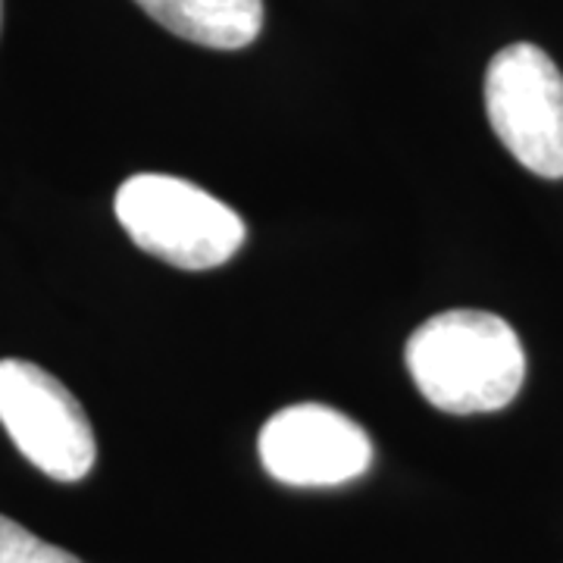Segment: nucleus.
Wrapping results in <instances>:
<instances>
[{"label":"nucleus","mask_w":563,"mask_h":563,"mask_svg":"<svg viewBox=\"0 0 563 563\" xmlns=\"http://www.w3.org/2000/svg\"><path fill=\"white\" fill-rule=\"evenodd\" d=\"M135 3L173 35L213 51L247 47L257 41L263 29V0H135Z\"/></svg>","instance_id":"nucleus-6"},{"label":"nucleus","mask_w":563,"mask_h":563,"mask_svg":"<svg viewBox=\"0 0 563 563\" xmlns=\"http://www.w3.org/2000/svg\"><path fill=\"white\" fill-rule=\"evenodd\" d=\"M485 113L514 161L542 179H563V73L542 47L520 41L492 57Z\"/></svg>","instance_id":"nucleus-3"},{"label":"nucleus","mask_w":563,"mask_h":563,"mask_svg":"<svg viewBox=\"0 0 563 563\" xmlns=\"http://www.w3.org/2000/svg\"><path fill=\"white\" fill-rule=\"evenodd\" d=\"M404 363L432 407L454 417L495 413L517 398L526 351L514 325L485 310H444L407 339Z\"/></svg>","instance_id":"nucleus-1"},{"label":"nucleus","mask_w":563,"mask_h":563,"mask_svg":"<svg viewBox=\"0 0 563 563\" xmlns=\"http://www.w3.org/2000/svg\"><path fill=\"white\" fill-rule=\"evenodd\" d=\"M0 422L22 457L57 483H79L98 461L81 404L38 363L0 361Z\"/></svg>","instance_id":"nucleus-4"},{"label":"nucleus","mask_w":563,"mask_h":563,"mask_svg":"<svg viewBox=\"0 0 563 563\" xmlns=\"http://www.w3.org/2000/svg\"><path fill=\"white\" fill-rule=\"evenodd\" d=\"M117 220L144 254L179 269H213L244 244V220L195 181L139 173L117 191Z\"/></svg>","instance_id":"nucleus-2"},{"label":"nucleus","mask_w":563,"mask_h":563,"mask_svg":"<svg viewBox=\"0 0 563 563\" xmlns=\"http://www.w3.org/2000/svg\"><path fill=\"white\" fill-rule=\"evenodd\" d=\"M0 563H81L57 544L41 542L25 526L0 517Z\"/></svg>","instance_id":"nucleus-7"},{"label":"nucleus","mask_w":563,"mask_h":563,"mask_svg":"<svg viewBox=\"0 0 563 563\" xmlns=\"http://www.w3.org/2000/svg\"><path fill=\"white\" fill-rule=\"evenodd\" d=\"M263 470L295 488L344 485L373 463V439L361 422L325 404H291L263 422Z\"/></svg>","instance_id":"nucleus-5"}]
</instances>
